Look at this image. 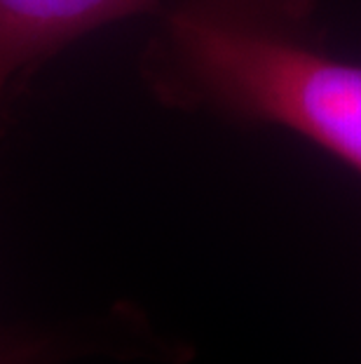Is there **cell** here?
<instances>
[{"instance_id": "2", "label": "cell", "mask_w": 361, "mask_h": 364, "mask_svg": "<svg viewBox=\"0 0 361 364\" xmlns=\"http://www.w3.org/2000/svg\"><path fill=\"white\" fill-rule=\"evenodd\" d=\"M157 0H0V95L19 75L111 21L150 10Z\"/></svg>"}, {"instance_id": "1", "label": "cell", "mask_w": 361, "mask_h": 364, "mask_svg": "<svg viewBox=\"0 0 361 364\" xmlns=\"http://www.w3.org/2000/svg\"><path fill=\"white\" fill-rule=\"evenodd\" d=\"M310 0H181L150 54L169 104L209 106L310 139L361 172V64L303 31Z\"/></svg>"}]
</instances>
